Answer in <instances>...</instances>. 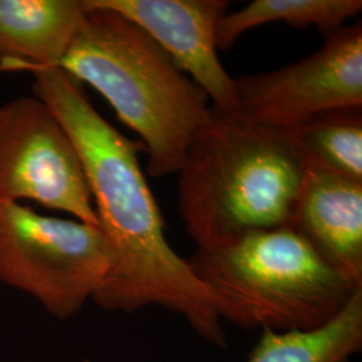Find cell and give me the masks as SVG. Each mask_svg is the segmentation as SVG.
<instances>
[{"mask_svg":"<svg viewBox=\"0 0 362 362\" xmlns=\"http://www.w3.org/2000/svg\"><path fill=\"white\" fill-rule=\"evenodd\" d=\"M34 95L49 105L77 149L110 267L93 302L109 311L133 313L157 305L180 314L209 344L226 348L227 337L207 287L189 262L170 247L165 223L140 167L145 145L101 116L83 83L61 67H39Z\"/></svg>","mask_w":362,"mask_h":362,"instance_id":"obj_1","label":"cell"},{"mask_svg":"<svg viewBox=\"0 0 362 362\" xmlns=\"http://www.w3.org/2000/svg\"><path fill=\"white\" fill-rule=\"evenodd\" d=\"M306 168L285 130L211 106L179 169V211L197 248L287 226Z\"/></svg>","mask_w":362,"mask_h":362,"instance_id":"obj_2","label":"cell"},{"mask_svg":"<svg viewBox=\"0 0 362 362\" xmlns=\"http://www.w3.org/2000/svg\"><path fill=\"white\" fill-rule=\"evenodd\" d=\"M83 6L82 23L58 67L89 83L141 137L152 177L179 172L211 113L207 94L141 27L90 0Z\"/></svg>","mask_w":362,"mask_h":362,"instance_id":"obj_3","label":"cell"},{"mask_svg":"<svg viewBox=\"0 0 362 362\" xmlns=\"http://www.w3.org/2000/svg\"><path fill=\"white\" fill-rule=\"evenodd\" d=\"M220 320L245 329L310 330L336 317L356 285L288 226L250 233L188 259Z\"/></svg>","mask_w":362,"mask_h":362,"instance_id":"obj_4","label":"cell"},{"mask_svg":"<svg viewBox=\"0 0 362 362\" xmlns=\"http://www.w3.org/2000/svg\"><path fill=\"white\" fill-rule=\"evenodd\" d=\"M110 267L100 227L0 203V282L35 298L58 320L93 299Z\"/></svg>","mask_w":362,"mask_h":362,"instance_id":"obj_5","label":"cell"},{"mask_svg":"<svg viewBox=\"0 0 362 362\" xmlns=\"http://www.w3.org/2000/svg\"><path fill=\"white\" fill-rule=\"evenodd\" d=\"M22 199L100 227L77 149L35 95L0 105V203Z\"/></svg>","mask_w":362,"mask_h":362,"instance_id":"obj_6","label":"cell"},{"mask_svg":"<svg viewBox=\"0 0 362 362\" xmlns=\"http://www.w3.org/2000/svg\"><path fill=\"white\" fill-rule=\"evenodd\" d=\"M238 112L287 128L329 110L362 107V26L325 34L321 49L297 64L235 79Z\"/></svg>","mask_w":362,"mask_h":362,"instance_id":"obj_7","label":"cell"},{"mask_svg":"<svg viewBox=\"0 0 362 362\" xmlns=\"http://www.w3.org/2000/svg\"><path fill=\"white\" fill-rule=\"evenodd\" d=\"M121 13L168 52L200 86L214 107L236 112V85L220 64L216 28L228 13L227 0H90Z\"/></svg>","mask_w":362,"mask_h":362,"instance_id":"obj_8","label":"cell"},{"mask_svg":"<svg viewBox=\"0 0 362 362\" xmlns=\"http://www.w3.org/2000/svg\"><path fill=\"white\" fill-rule=\"evenodd\" d=\"M287 226L362 286V181L306 169Z\"/></svg>","mask_w":362,"mask_h":362,"instance_id":"obj_9","label":"cell"},{"mask_svg":"<svg viewBox=\"0 0 362 362\" xmlns=\"http://www.w3.org/2000/svg\"><path fill=\"white\" fill-rule=\"evenodd\" d=\"M83 15V0H0V71L58 67Z\"/></svg>","mask_w":362,"mask_h":362,"instance_id":"obj_10","label":"cell"},{"mask_svg":"<svg viewBox=\"0 0 362 362\" xmlns=\"http://www.w3.org/2000/svg\"><path fill=\"white\" fill-rule=\"evenodd\" d=\"M361 348L362 287L320 327L263 330L247 362H350Z\"/></svg>","mask_w":362,"mask_h":362,"instance_id":"obj_11","label":"cell"},{"mask_svg":"<svg viewBox=\"0 0 362 362\" xmlns=\"http://www.w3.org/2000/svg\"><path fill=\"white\" fill-rule=\"evenodd\" d=\"M282 129L305 168L362 181V107L329 110Z\"/></svg>","mask_w":362,"mask_h":362,"instance_id":"obj_12","label":"cell"},{"mask_svg":"<svg viewBox=\"0 0 362 362\" xmlns=\"http://www.w3.org/2000/svg\"><path fill=\"white\" fill-rule=\"evenodd\" d=\"M361 10V0H255L220 19L216 47L230 50L243 33L270 22H285L298 28L315 26L327 34L345 26Z\"/></svg>","mask_w":362,"mask_h":362,"instance_id":"obj_13","label":"cell"}]
</instances>
